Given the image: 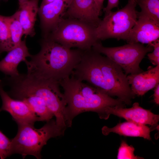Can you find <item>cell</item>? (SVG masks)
I'll list each match as a JSON object with an SVG mask.
<instances>
[{
  "label": "cell",
  "mask_w": 159,
  "mask_h": 159,
  "mask_svg": "<svg viewBox=\"0 0 159 159\" xmlns=\"http://www.w3.org/2000/svg\"><path fill=\"white\" fill-rule=\"evenodd\" d=\"M40 45L39 53L24 62L27 73L59 82L70 77L83 50L68 48L47 38H43Z\"/></svg>",
  "instance_id": "6da1fadb"
},
{
  "label": "cell",
  "mask_w": 159,
  "mask_h": 159,
  "mask_svg": "<svg viewBox=\"0 0 159 159\" xmlns=\"http://www.w3.org/2000/svg\"><path fill=\"white\" fill-rule=\"evenodd\" d=\"M6 84L10 87L8 94L14 99L19 100L32 95L42 98L55 117L57 126L64 132L68 127L67 104L63 93L60 91L59 82L27 73H20L16 76L8 77Z\"/></svg>",
  "instance_id": "7a4b0ae2"
},
{
  "label": "cell",
  "mask_w": 159,
  "mask_h": 159,
  "mask_svg": "<svg viewBox=\"0 0 159 159\" xmlns=\"http://www.w3.org/2000/svg\"><path fill=\"white\" fill-rule=\"evenodd\" d=\"M64 90L67 104L66 117L68 127L73 118L81 113L92 111L97 112L103 119L105 111L109 107L125 104L97 88L70 77L59 82Z\"/></svg>",
  "instance_id": "3957f363"
},
{
  "label": "cell",
  "mask_w": 159,
  "mask_h": 159,
  "mask_svg": "<svg viewBox=\"0 0 159 159\" xmlns=\"http://www.w3.org/2000/svg\"><path fill=\"white\" fill-rule=\"evenodd\" d=\"M34 125H18L17 133L11 139L12 154H20L23 158L32 155L37 159H41L42 149L48 140L63 135L64 133L58 127L54 120L47 122L40 129L35 128Z\"/></svg>",
  "instance_id": "277c9868"
},
{
  "label": "cell",
  "mask_w": 159,
  "mask_h": 159,
  "mask_svg": "<svg viewBox=\"0 0 159 159\" xmlns=\"http://www.w3.org/2000/svg\"><path fill=\"white\" fill-rule=\"evenodd\" d=\"M96 27L79 19L62 17L56 28L46 38L69 48L86 50L100 42L96 37Z\"/></svg>",
  "instance_id": "5b68a950"
},
{
  "label": "cell",
  "mask_w": 159,
  "mask_h": 159,
  "mask_svg": "<svg viewBox=\"0 0 159 159\" xmlns=\"http://www.w3.org/2000/svg\"><path fill=\"white\" fill-rule=\"evenodd\" d=\"M136 2L128 0L123 8L115 11L105 14L95 29L99 41L110 38L126 40L138 19Z\"/></svg>",
  "instance_id": "8992f818"
},
{
  "label": "cell",
  "mask_w": 159,
  "mask_h": 159,
  "mask_svg": "<svg viewBox=\"0 0 159 159\" xmlns=\"http://www.w3.org/2000/svg\"><path fill=\"white\" fill-rule=\"evenodd\" d=\"M92 48L104 54L118 65L127 75L143 72L140 64L147 54L153 50L151 45H147L146 46L139 43H128L117 47H107L103 46L100 42L95 44Z\"/></svg>",
  "instance_id": "52a82bcc"
},
{
  "label": "cell",
  "mask_w": 159,
  "mask_h": 159,
  "mask_svg": "<svg viewBox=\"0 0 159 159\" xmlns=\"http://www.w3.org/2000/svg\"><path fill=\"white\" fill-rule=\"evenodd\" d=\"M97 58L107 88V94L116 96L125 105H130L135 95L129 84L127 75L117 64L98 52Z\"/></svg>",
  "instance_id": "ba28073f"
},
{
  "label": "cell",
  "mask_w": 159,
  "mask_h": 159,
  "mask_svg": "<svg viewBox=\"0 0 159 159\" xmlns=\"http://www.w3.org/2000/svg\"><path fill=\"white\" fill-rule=\"evenodd\" d=\"M125 107L116 106L107 107L105 111L103 119H107L110 115H113L127 121L144 125H149L153 127H158L159 115L140 107L137 102L134 103L130 108Z\"/></svg>",
  "instance_id": "9c48e42d"
},
{
  "label": "cell",
  "mask_w": 159,
  "mask_h": 159,
  "mask_svg": "<svg viewBox=\"0 0 159 159\" xmlns=\"http://www.w3.org/2000/svg\"><path fill=\"white\" fill-rule=\"evenodd\" d=\"M4 87L0 79V96L2 102L0 111L8 112L18 125H34L36 122L39 121L38 117L25 102L11 97L4 90Z\"/></svg>",
  "instance_id": "30bf717a"
},
{
  "label": "cell",
  "mask_w": 159,
  "mask_h": 159,
  "mask_svg": "<svg viewBox=\"0 0 159 159\" xmlns=\"http://www.w3.org/2000/svg\"><path fill=\"white\" fill-rule=\"evenodd\" d=\"M72 0H54L40 5L38 13L43 38L47 37L56 28Z\"/></svg>",
  "instance_id": "8fae6325"
},
{
  "label": "cell",
  "mask_w": 159,
  "mask_h": 159,
  "mask_svg": "<svg viewBox=\"0 0 159 159\" xmlns=\"http://www.w3.org/2000/svg\"><path fill=\"white\" fill-rule=\"evenodd\" d=\"M126 41L128 43H139L150 45L159 39V24L140 12Z\"/></svg>",
  "instance_id": "7c38bea8"
},
{
  "label": "cell",
  "mask_w": 159,
  "mask_h": 159,
  "mask_svg": "<svg viewBox=\"0 0 159 159\" xmlns=\"http://www.w3.org/2000/svg\"><path fill=\"white\" fill-rule=\"evenodd\" d=\"M94 0H72L63 17L79 19L97 27L101 20Z\"/></svg>",
  "instance_id": "4fadbf2b"
},
{
  "label": "cell",
  "mask_w": 159,
  "mask_h": 159,
  "mask_svg": "<svg viewBox=\"0 0 159 159\" xmlns=\"http://www.w3.org/2000/svg\"><path fill=\"white\" fill-rule=\"evenodd\" d=\"M127 78L134 94L143 95L159 84V65L154 67L150 66L145 71L129 74Z\"/></svg>",
  "instance_id": "5bb4252c"
},
{
  "label": "cell",
  "mask_w": 159,
  "mask_h": 159,
  "mask_svg": "<svg viewBox=\"0 0 159 159\" xmlns=\"http://www.w3.org/2000/svg\"><path fill=\"white\" fill-rule=\"evenodd\" d=\"M26 45V40L21 41L17 46L9 52L6 56L0 61V71L6 76L13 77L19 74L17 67L22 62L31 56Z\"/></svg>",
  "instance_id": "9a60e30c"
},
{
  "label": "cell",
  "mask_w": 159,
  "mask_h": 159,
  "mask_svg": "<svg viewBox=\"0 0 159 159\" xmlns=\"http://www.w3.org/2000/svg\"><path fill=\"white\" fill-rule=\"evenodd\" d=\"M154 129L150 128L146 125L127 121L119 123L112 128L104 126L102 128V131L103 134L105 135L113 132L120 135L142 137L151 140L150 132Z\"/></svg>",
  "instance_id": "2e32d148"
},
{
  "label": "cell",
  "mask_w": 159,
  "mask_h": 159,
  "mask_svg": "<svg viewBox=\"0 0 159 159\" xmlns=\"http://www.w3.org/2000/svg\"><path fill=\"white\" fill-rule=\"evenodd\" d=\"M39 0H29L19 4V18L24 35L33 37L35 34L34 28L39 9Z\"/></svg>",
  "instance_id": "e0dca14e"
},
{
  "label": "cell",
  "mask_w": 159,
  "mask_h": 159,
  "mask_svg": "<svg viewBox=\"0 0 159 159\" xmlns=\"http://www.w3.org/2000/svg\"><path fill=\"white\" fill-rule=\"evenodd\" d=\"M25 102L39 119V121L48 122L54 116L43 100L35 95H29L19 100Z\"/></svg>",
  "instance_id": "ac0fdd59"
},
{
  "label": "cell",
  "mask_w": 159,
  "mask_h": 159,
  "mask_svg": "<svg viewBox=\"0 0 159 159\" xmlns=\"http://www.w3.org/2000/svg\"><path fill=\"white\" fill-rule=\"evenodd\" d=\"M5 18L9 29L12 49L21 41V37L24 35V31L19 20L17 11L11 16H5Z\"/></svg>",
  "instance_id": "d6986e66"
},
{
  "label": "cell",
  "mask_w": 159,
  "mask_h": 159,
  "mask_svg": "<svg viewBox=\"0 0 159 159\" xmlns=\"http://www.w3.org/2000/svg\"><path fill=\"white\" fill-rule=\"evenodd\" d=\"M140 11L159 24V0H137Z\"/></svg>",
  "instance_id": "ffe728a7"
},
{
  "label": "cell",
  "mask_w": 159,
  "mask_h": 159,
  "mask_svg": "<svg viewBox=\"0 0 159 159\" xmlns=\"http://www.w3.org/2000/svg\"><path fill=\"white\" fill-rule=\"evenodd\" d=\"M12 49L9 29L5 16L0 15V55Z\"/></svg>",
  "instance_id": "44dd1931"
},
{
  "label": "cell",
  "mask_w": 159,
  "mask_h": 159,
  "mask_svg": "<svg viewBox=\"0 0 159 159\" xmlns=\"http://www.w3.org/2000/svg\"><path fill=\"white\" fill-rule=\"evenodd\" d=\"M134 148L132 145L129 146L126 142L122 141L118 149L117 158L138 159L142 158L135 155L134 154Z\"/></svg>",
  "instance_id": "7402d4cb"
},
{
  "label": "cell",
  "mask_w": 159,
  "mask_h": 159,
  "mask_svg": "<svg viewBox=\"0 0 159 159\" xmlns=\"http://www.w3.org/2000/svg\"><path fill=\"white\" fill-rule=\"evenodd\" d=\"M12 154L11 139L0 130V158L4 159Z\"/></svg>",
  "instance_id": "603a6c76"
},
{
  "label": "cell",
  "mask_w": 159,
  "mask_h": 159,
  "mask_svg": "<svg viewBox=\"0 0 159 159\" xmlns=\"http://www.w3.org/2000/svg\"><path fill=\"white\" fill-rule=\"evenodd\" d=\"M153 48L151 53L147 54L148 58L154 65H159V39L153 42L150 45Z\"/></svg>",
  "instance_id": "cb8c5ba5"
},
{
  "label": "cell",
  "mask_w": 159,
  "mask_h": 159,
  "mask_svg": "<svg viewBox=\"0 0 159 159\" xmlns=\"http://www.w3.org/2000/svg\"><path fill=\"white\" fill-rule=\"evenodd\" d=\"M119 3V0H108L106 6L104 8L103 10L105 12V14H107L115 7H118Z\"/></svg>",
  "instance_id": "d4e9b609"
},
{
  "label": "cell",
  "mask_w": 159,
  "mask_h": 159,
  "mask_svg": "<svg viewBox=\"0 0 159 159\" xmlns=\"http://www.w3.org/2000/svg\"><path fill=\"white\" fill-rule=\"evenodd\" d=\"M95 3L98 14L100 16L102 10L104 8L103 2L104 0H94Z\"/></svg>",
  "instance_id": "484cf974"
},
{
  "label": "cell",
  "mask_w": 159,
  "mask_h": 159,
  "mask_svg": "<svg viewBox=\"0 0 159 159\" xmlns=\"http://www.w3.org/2000/svg\"><path fill=\"white\" fill-rule=\"evenodd\" d=\"M154 100L155 102L157 105L159 104V84L155 87L153 95Z\"/></svg>",
  "instance_id": "4316f807"
},
{
  "label": "cell",
  "mask_w": 159,
  "mask_h": 159,
  "mask_svg": "<svg viewBox=\"0 0 159 159\" xmlns=\"http://www.w3.org/2000/svg\"><path fill=\"white\" fill-rule=\"evenodd\" d=\"M54 0H42L41 5L46 4L51 2Z\"/></svg>",
  "instance_id": "83f0119b"
},
{
  "label": "cell",
  "mask_w": 159,
  "mask_h": 159,
  "mask_svg": "<svg viewBox=\"0 0 159 159\" xmlns=\"http://www.w3.org/2000/svg\"><path fill=\"white\" fill-rule=\"evenodd\" d=\"M29 0H18L19 4L28 1Z\"/></svg>",
  "instance_id": "f1b7e54d"
},
{
  "label": "cell",
  "mask_w": 159,
  "mask_h": 159,
  "mask_svg": "<svg viewBox=\"0 0 159 159\" xmlns=\"http://www.w3.org/2000/svg\"><path fill=\"white\" fill-rule=\"evenodd\" d=\"M136 2L137 0H132Z\"/></svg>",
  "instance_id": "f546056e"
},
{
  "label": "cell",
  "mask_w": 159,
  "mask_h": 159,
  "mask_svg": "<svg viewBox=\"0 0 159 159\" xmlns=\"http://www.w3.org/2000/svg\"></svg>",
  "instance_id": "4dcf8cb0"
},
{
  "label": "cell",
  "mask_w": 159,
  "mask_h": 159,
  "mask_svg": "<svg viewBox=\"0 0 159 159\" xmlns=\"http://www.w3.org/2000/svg\"></svg>",
  "instance_id": "1f68e13d"
}]
</instances>
